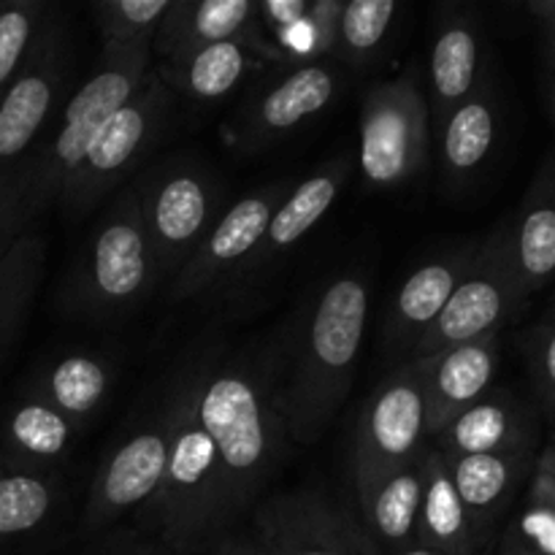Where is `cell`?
I'll return each mask as SVG.
<instances>
[{"label": "cell", "instance_id": "obj_1", "mask_svg": "<svg viewBox=\"0 0 555 555\" xmlns=\"http://www.w3.org/2000/svg\"><path fill=\"white\" fill-rule=\"evenodd\" d=\"M366 318L369 282L361 274L331 276L304 307L274 385L287 439L312 444L334 421L356 379Z\"/></svg>", "mask_w": 555, "mask_h": 555}, {"label": "cell", "instance_id": "obj_11", "mask_svg": "<svg viewBox=\"0 0 555 555\" xmlns=\"http://www.w3.org/2000/svg\"><path fill=\"white\" fill-rule=\"evenodd\" d=\"M287 65L291 68L255 87L244 98L238 112L225 125L228 146L253 155L328 112L341 90V70L328 60Z\"/></svg>", "mask_w": 555, "mask_h": 555}, {"label": "cell", "instance_id": "obj_31", "mask_svg": "<svg viewBox=\"0 0 555 555\" xmlns=\"http://www.w3.org/2000/svg\"><path fill=\"white\" fill-rule=\"evenodd\" d=\"M60 504V482L41 472L0 469V545L49 524Z\"/></svg>", "mask_w": 555, "mask_h": 555}, {"label": "cell", "instance_id": "obj_26", "mask_svg": "<svg viewBox=\"0 0 555 555\" xmlns=\"http://www.w3.org/2000/svg\"><path fill=\"white\" fill-rule=\"evenodd\" d=\"M76 426L38 396L25 393L3 417L0 444H3V469L41 472L65 461Z\"/></svg>", "mask_w": 555, "mask_h": 555}, {"label": "cell", "instance_id": "obj_4", "mask_svg": "<svg viewBox=\"0 0 555 555\" xmlns=\"http://www.w3.org/2000/svg\"><path fill=\"white\" fill-rule=\"evenodd\" d=\"M168 461L152 499L163 540L177 553H195L228 529L220 466L195 410V363L173 379L166 399Z\"/></svg>", "mask_w": 555, "mask_h": 555}, {"label": "cell", "instance_id": "obj_42", "mask_svg": "<svg viewBox=\"0 0 555 555\" xmlns=\"http://www.w3.org/2000/svg\"><path fill=\"white\" fill-rule=\"evenodd\" d=\"M128 555H163V553H157V551H135V553H128Z\"/></svg>", "mask_w": 555, "mask_h": 555}, {"label": "cell", "instance_id": "obj_33", "mask_svg": "<svg viewBox=\"0 0 555 555\" xmlns=\"http://www.w3.org/2000/svg\"><path fill=\"white\" fill-rule=\"evenodd\" d=\"M173 0H103L95 9L101 52L152 47Z\"/></svg>", "mask_w": 555, "mask_h": 555}, {"label": "cell", "instance_id": "obj_39", "mask_svg": "<svg viewBox=\"0 0 555 555\" xmlns=\"http://www.w3.org/2000/svg\"><path fill=\"white\" fill-rule=\"evenodd\" d=\"M491 555H540V553H537L531 545H526V542L520 540L518 531H515L513 526H509V529L504 531L502 540H499L496 551H493Z\"/></svg>", "mask_w": 555, "mask_h": 555}, {"label": "cell", "instance_id": "obj_23", "mask_svg": "<svg viewBox=\"0 0 555 555\" xmlns=\"http://www.w3.org/2000/svg\"><path fill=\"white\" fill-rule=\"evenodd\" d=\"M448 461V459H444ZM537 461V448L507 450L493 455H466L450 459V477L464 502L466 513L477 524V529L491 540L493 526L513 504L515 493L531 477Z\"/></svg>", "mask_w": 555, "mask_h": 555}, {"label": "cell", "instance_id": "obj_3", "mask_svg": "<svg viewBox=\"0 0 555 555\" xmlns=\"http://www.w3.org/2000/svg\"><path fill=\"white\" fill-rule=\"evenodd\" d=\"M195 410L220 466L228 524L269 486L285 453V423L271 374L244 356L195 361Z\"/></svg>", "mask_w": 555, "mask_h": 555}, {"label": "cell", "instance_id": "obj_15", "mask_svg": "<svg viewBox=\"0 0 555 555\" xmlns=\"http://www.w3.org/2000/svg\"><path fill=\"white\" fill-rule=\"evenodd\" d=\"M285 195V184H266L228 206L182 271L173 276V301L204 296L231 274H247L266 236V228Z\"/></svg>", "mask_w": 555, "mask_h": 555}, {"label": "cell", "instance_id": "obj_7", "mask_svg": "<svg viewBox=\"0 0 555 555\" xmlns=\"http://www.w3.org/2000/svg\"><path fill=\"white\" fill-rule=\"evenodd\" d=\"M171 101L173 92L152 70L141 90L98 128L85 160L57 201L68 220L90 215L141 166L166 128Z\"/></svg>", "mask_w": 555, "mask_h": 555}, {"label": "cell", "instance_id": "obj_25", "mask_svg": "<svg viewBox=\"0 0 555 555\" xmlns=\"http://www.w3.org/2000/svg\"><path fill=\"white\" fill-rule=\"evenodd\" d=\"M352 163L347 157H336V160L325 163L323 168L304 179L301 184L291 190L276 206L274 217H271L266 236L260 242L258 253H255L253 263H249L247 274L255 269L271 266L276 258L296 247L314 225L325 220L331 206L339 201L341 190H345L347 179H350Z\"/></svg>", "mask_w": 555, "mask_h": 555}, {"label": "cell", "instance_id": "obj_18", "mask_svg": "<svg viewBox=\"0 0 555 555\" xmlns=\"http://www.w3.org/2000/svg\"><path fill=\"white\" fill-rule=\"evenodd\" d=\"M217 41H244L258 49L269 63L287 65L276 43L260 27L258 3L249 0H173L152 49L160 54V60H166L179 49Z\"/></svg>", "mask_w": 555, "mask_h": 555}, {"label": "cell", "instance_id": "obj_38", "mask_svg": "<svg viewBox=\"0 0 555 555\" xmlns=\"http://www.w3.org/2000/svg\"><path fill=\"white\" fill-rule=\"evenodd\" d=\"M526 11L537 20L542 36H555V0H529Z\"/></svg>", "mask_w": 555, "mask_h": 555}, {"label": "cell", "instance_id": "obj_8", "mask_svg": "<svg viewBox=\"0 0 555 555\" xmlns=\"http://www.w3.org/2000/svg\"><path fill=\"white\" fill-rule=\"evenodd\" d=\"M524 282L515 271L509 225H499L482 244H477L472 263L442 314L421 336L412 350V361L442 352L448 347L466 345L482 336L499 334L529 301Z\"/></svg>", "mask_w": 555, "mask_h": 555}, {"label": "cell", "instance_id": "obj_21", "mask_svg": "<svg viewBox=\"0 0 555 555\" xmlns=\"http://www.w3.org/2000/svg\"><path fill=\"white\" fill-rule=\"evenodd\" d=\"M423 477L415 542L442 555H477L488 537L466 513L450 477V466L439 450L426 448L417 459Z\"/></svg>", "mask_w": 555, "mask_h": 555}, {"label": "cell", "instance_id": "obj_35", "mask_svg": "<svg viewBox=\"0 0 555 555\" xmlns=\"http://www.w3.org/2000/svg\"><path fill=\"white\" fill-rule=\"evenodd\" d=\"M513 529L540 555H555V439L537 455L526 507Z\"/></svg>", "mask_w": 555, "mask_h": 555}, {"label": "cell", "instance_id": "obj_30", "mask_svg": "<svg viewBox=\"0 0 555 555\" xmlns=\"http://www.w3.org/2000/svg\"><path fill=\"white\" fill-rule=\"evenodd\" d=\"M47 266V238L30 228L0 255V361L27 323Z\"/></svg>", "mask_w": 555, "mask_h": 555}, {"label": "cell", "instance_id": "obj_17", "mask_svg": "<svg viewBox=\"0 0 555 555\" xmlns=\"http://www.w3.org/2000/svg\"><path fill=\"white\" fill-rule=\"evenodd\" d=\"M502 361L499 334L448 347L428 358H417L415 369L421 374L423 393L428 406V434H437L459 412L491 393L493 377Z\"/></svg>", "mask_w": 555, "mask_h": 555}, {"label": "cell", "instance_id": "obj_16", "mask_svg": "<svg viewBox=\"0 0 555 555\" xmlns=\"http://www.w3.org/2000/svg\"><path fill=\"white\" fill-rule=\"evenodd\" d=\"M488 81L486 38L477 14L466 5H442L434 20L428 52V119L431 135L444 119Z\"/></svg>", "mask_w": 555, "mask_h": 555}, {"label": "cell", "instance_id": "obj_13", "mask_svg": "<svg viewBox=\"0 0 555 555\" xmlns=\"http://www.w3.org/2000/svg\"><path fill=\"white\" fill-rule=\"evenodd\" d=\"M255 540L269 555H383L358 515L320 488L282 493L260 504Z\"/></svg>", "mask_w": 555, "mask_h": 555}, {"label": "cell", "instance_id": "obj_9", "mask_svg": "<svg viewBox=\"0 0 555 555\" xmlns=\"http://www.w3.org/2000/svg\"><path fill=\"white\" fill-rule=\"evenodd\" d=\"M431 152V119L417 70L369 87L361 103V171L383 190L404 188L423 173Z\"/></svg>", "mask_w": 555, "mask_h": 555}, {"label": "cell", "instance_id": "obj_19", "mask_svg": "<svg viewBox=\"0 0 555 555\" xmlns=\"http://www.w3.org/2000/svg\"><path fill=\"white\" fill-rule=\"evenodd\" d=\"M431 442L448 461L537 448V417L509 390H491L444 423Z\"/></svg>", "mask_w": 555, "mask_h": 555}, {"label": "cell", "instance_id": "obj_14", "mask_svg": "<svg viewBox=\"0 0 555 555\" xmlns=\"http://www.w3.org/2000/svg\"><path fill=\"white\" fill-rule=\"evenodd\" d=\"M166 461L168 415L163 404L98 464L81 518L87 534L112 526L128 509L152 504L166 475Z\"/></svg>", "mask_w": 555, "mask_h": 555}, {"label": "cell", "instance_id": "obj_29", "mask_svg": "<svg viewBox=\"0 0 555 555\" xmlns=\"http://www.w3.org/2000/svg\"><path fill=\"white\" fill-rule=\"evenodd\" d=\"M114 383V366L95 352H68L36 374L27 393L63 412L76 428L90 421L106 401Z\"/></svg>", "mask_w": 555, "mask_h": 555}, {"label": "cell", "instance_id": "obj_40", "mask_svg": "<svg viewBox=\"0 0 555 555\" xmlns=\"http://www.w3.org/2000/svg\"><path fill=\"white\" fill-rule=\"evenodd\" d=\"M209 555H269L258 540H222Z\"/></svg>", "mask_w": 555, "mask_h": 555}, {"label": "cell", "instance_id": "obj_6", "mask_svg": "<svg viewBox=\"0 0 555 555\" xmlns=\"http://www.w3.org/2000/svg\"><path fill=\"white\" fill-rule=\"evenodd\" d=\"M157 280L177 276L220 217V184L206 166L173 157L133 182Z\"/></svg>", "mask_w": 555, "mask_h": 555}, {"label": "cell", "instance_id": "obj_27", "mask_svg": "<svg viewBox=\"0 0 555 555\" xmlns=\"http://www.w3.org/2000/svg\"><path fill=\"white\" fill-rule=\"evenodd\" d=\"M502 130V106L491 79L466 98L439 128V157L448 182H469L493 155Z\"/></svg>", "mask_w": 555, "mask_h": 555}, {"label": "cell", "instance_id": "obj_22", "mask_svg": "<svg viewBox=\"0 0 555 555\" xmlns=\"http://www.w3.org/2000/svg\"><path fill=\"white\" fill-rule=\"evenodd\" d=\"M263 65L271 63L249 43L217 41L179 49L163 60L155 74L171 92H182L195 101H220Z\"/></svg>", "mask_w": 555, "mask_h": 555}, {"label": "cell", "instance_id": "obj_37", "mask_svg": "<svg viewBox=\"0 0 555 555\" xmlns=\"http://www.w3.org/2000/svg\"><path fill=\"white\" fill-rule=\"evenodd\" d=\"M542 79H545V101L555 128V36H542Z\"/></svg>", "mask_w": 555, "mask_h": 555}, {"label": "cell", "instance_id": "obj_28", "mask_svg": "<svg viewBox=\"0 0 555 555\" xmlns=\"http://www.w3.org/2000/svg\"><path fill=\"white\" fill-rule=\"evenodd\" d=\"M421 493L423 477L417 461L356 491L361 513L358 520L383 555H393L415 542Z\"/></svg>", "mask_w": 555, "mask_h": 555}, {"label": "cell", "instance_id": "obj_5", "mask_svg": "<svg viewBox=\"0 0 555 555\" xmlns=\"http://www.w3.org/2000/svg\"><path fill=\"white\" fill-rule=\"evenodd\" d=\"M157 282L139 195L128 184L92 228L65 282V307L92 323H117L141 307Z\"/></svg>", "mask_w": 555, "mask_h": 555}, {"label": "cell", "instance_id": "obj_24", "mask_svg": "<svg viewBox=\"0 0 555 555\" xmlns=\"http://www.w3.org/2000/svg\"><path fill=\"white\" fill-rule=\"evenodd\" d=\"M509 225L515 271L526 293L555 282V152L542 160Z\"/></svg>", "mask_w": 555, "mask_h": 555}, {"label": "cell", "instance_id": "obj_12", "mask_svg": "<svg viewBox=\"0 0 555 555\" xmlns=\"http://www.w3.org/2000/svg\"><path fill=\"white\" fill-rule=\"evenodd\" d=\"M68 41L60 20H49L30 60L0 98V184L41 141L68 90Z\"/></svg>", "mask_w": 555, "mask_h": 555}, {"label": "cell", "instance_id": "obj_32", "mask_svg": "<svg viewBox=\"0 0 555 555\" xmlns=\"http://www.w3.org/2000/svg\"><path fill=\"white\" fill-rule=\"evenodd\" d=\"M396 0L341 3L334 27V54L352 68H366L383 54L399 16Z\"/></svg>", "mask_w": 555, "mask_h": 555}, {"label": "cell", "instance_id": "obj_36", "mask_svg": "<svg viewBox=\"0 0 555 555\" xmlns=\"http://www.w3.org/2000/svg\"><path fill=\"white\" fill-rule=\"evenodd\" d=\"M526 363H529V377L534 385L537 401L542 412L555 428V298L545 318L531 328L526 336Z\"/></svg>", "mask_w": 555, "mask_h": 555}, {"label": "cell", "instance_id": "obj_34", "mask_svg": "<svg viewBox=\"0 0 555 555\" xmlns=\"http://www.w3.org/2000/svg\"><path fill=\"white\" fill-rule=\"evenodd\" d=\"M49 20H52V11L43 0H3L0 3V98L27 65Z\"/></svg>", "mask_w": 555, "mask_h": 555}, {"label": "cell", "instance_id": "obj_10", "mask_svg": "<svg viewBox=\"0 0 555 555\" xmlns=\"http://www.w3.org/2000/svg\"><path fill=\"white\" fill-rule=\"evenodd\" d=\"M428 406L415 363L383 379L363 404L352 434V482L358 488L415 464L426 450Z\"/></svg>", "mask_w": 555, "mask_h": 555}, {"label": "cell", "instance_id": "obj_20", "mask_svg": "<svg viewBox=\"0 0 555 555\" xmlns=\"http://www.w3.org/2000/svg\"><path fill=\"white\" fill-rule=\"evenodd\" d=\"M475 247L477 244H466V247L453 249L442 258L428 260L406 276L404 285L396 293L393 304H390L388 328H385V339L393 350H415L421 336L442 314L455 285L469 269Z\"/></svg>", "mask_w": 555, "mask_h": 555}, {"label": "cell", "instance_id": "obj_41", "mask_svg": "<svg viewBox=\"0 0 555 555\" xmlns=\"http://www.w3.org/2000/svg\"><path fill=\"white\" fill-rule=\"evenodd\" d=\"M393 555H442V553H437V551H431V547L417 545V542H412V545H406L404 551H399V553H393Z\"/></svg>", "mask_w": 555, "mask_h": 555}, {"label": "cell", "instance_id": "obj_2", "mask_svg": "<svg viewBox=\"0 0 555 555\" xmlns=\"http://www.w3.org/2000/svg\"><path fill=\"white\" fill-rule=\"evenodd\" d=\"M152 47L101 52L95 70L65 98L63 108L30 155L0 184V255L57 204L81 166L92 135L130 101L152 74Z\"/></svg>", "mask_w": 555, "mask_h": 555}]
</instances>
